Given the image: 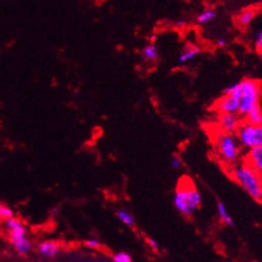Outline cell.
I'll return each mask as SVG.
<instances>
[{"label":"cell","mask_w":262,"mask_h":262,"mask_svg":"<svg viewBox=\"0 0 262 262\" xmlns=\"http://www.w3.org/2000/svg\"><path fill=\"white\" fill-rule=\"evenodd\" d=\"M202 201L201 194L188 178L181 179L173 196L176 209L184 216H192L200 207Z\"/></svg>","instance_id":"cell-1"},{"label":"cell","mask_w":262,"mask_h":262,"mask_svg":"<svg viewBox=\"0 0 262 262\" xmlns=\"http://www.w3.org/2000/svg\"><path fill=\"white\" fill-rule=\"evenodd\" d=\"M231 176L248 195L255 200L262 202V174L247 163L237 165L233 168Z\"/></svg>","instance_id":"cell-2"},{"label":"cell","mask_w":262,"mask_h":262,"mask_svg":"<svg viewBox=\"0 0 262 262\" xmlns=\"http://www.w3.org/2000/svg\"><path fill=\"white\" fill-rule=\"evenodd\" d=\"M241 87V97L239 104V115L241 118H245L247 113L254 106L260 104L261 99V85L260 82L254 79H243L239 82Z\"/></svg>","instance_id":"cell-3"},{"label":"cell","mask_w":262,"mask_h":262,"mask_svg":"<svg viewBox=\"0 0 262 262\" xmlns=\"http://www.w3.org/2000/svg\"><path fill=\"white\" fill-rule=\"evenodd\" d=\"M4 223L9 230L10 242L15 248V251L23 255L29 253L30 242L27 237V230L24 224L14 216L6 220Z\"/></svg>","instance_id":"cell-4"},{"label":"cell","mask_w":262,"mask_h":262,"mask_svg":"<svg viewBox=\"0 0 262 262\" xmlns=\"http://www.w3.org/2000/svg\"><path fill=\"white\" fill-rule=\"evenodd\" d=\"M216 149L222 160L227 164L234 163L239 158V140L236 141V138L232 133L224 132L221 129V132L216 136Z\"/></svg>","instance_id":"cell-5"},{"label":"cell","mask_w":262,"mask_h":262,"mask_svg":"<svg viewBox=\"0 0 262 262\" xmlns=\"http://www.w3.org/2000/svg\"><path fill=\"white\" fill-rule=\"evenodd\" d=\"M236 138L248 150L262 146V124H254L244 121L236 129Z\"/></svg>","instance_id":"cell-6"},{"label":"cell","mask_w":262,"mask_h":262,"mask_svg":"<svg viewBox=\"0 0 262 262\" xmlns=\"http://www.w3.org/2000/svg\"><path fill=\"white\" fill-rule=\"evenodd\" d=\"M240 99L233 94H224L216 102L215 108L220 114H239Z\"/></svg>","instance_id":"cell-7"},{"label":"cell","mask_w":262,"mask_h":262,"mask_svg":"<svg viewBox=\"0 0 262 262\" xmlns=\"http://www.w3.org/2000/svg\"><path fill=\"white\" fill-rule=\"evenodd\" d=\"M241 123V117L237 114H220L219 126L224 132L233 134Z\"/></svg>","instance_id":"cell-8"},{"label":"cell","mask_w":262,"mask_h":262,"mask_svg":"<svg viewBox=\"0 0 262 262\" xmlns=\"http://www.w3.org/2000/svg\"><path fill=\"white\" fill-rule=\"evenodd\" d=\"M244 162L262 174V146L249 149Z\"/></svg>","instance_id":"cell-9"},{"label":"cell","mask_w":262,"mask_h":262,"mask_svg":"<svg viewBox=\"0 0 262 262\" xmlns=\"http://www.w3.org/2000/svg\"><path fill=\"white\" fill-rule=\"evenodd\" d=\"M39 253L46 259H53L56 258L59 253H60V245L55 241H44L42 242L39 247Z\"/></svg>","instance_id":"cell-10"},{"label":"cell","mask_w":262,"mask_h":262,"mask_svg":"<svg viewBox=\"0 0 262 262\" xmlns=\"http://www.w3.org/2000/svg\"><path fill=\"white\" fill-rule=\"evenodd\" d=\"M200 49L197 46H187L186 49L181 53V55L179 56V62L180 63H185L187 61L193 60L195 57H197L200 54Z\"/></svg>","instance_id":"cell-11"},{"label":"cell","mask_w":262,"mask_h":262,"mask_svg":"<svg viewBox=\"0 0 262 262\" xmlns=\"http://www.w3.org/2000/svg\"><path fill=\"white\" fill-rule=\"evenodd\" d=\"M244 119L245 121L254 124H262V107L260 106V104L254 106L253 108L247 113Z\"/></svg>","instance_id":"cell-12"},{"label":"cell","mask_w":262,"mask_h":262,"mask_svg":"<svg viewBox=\"0 0 262 262\" xmlns=\"http://www.w3.org/2000/svg\"><path fill=\"white\" fill-rule=\"evenodd\" d=\"M217 213H219V216L220 220L227 226H233L234 222L232 220V217L230 216V214L227 211V208L223 204V202L219 201L217 202Z\"/></svg>","instance_id":"cell-13"},{"label":"cell","mask_w":262,"mask_h":262,"mask_svg":"<svg viewBox=\"0 0 262 262\" xmlns=\"http://www.w3.org/2000/svg\"><path fill=\"white\" fill-rule=\"evenodd\" d=\"M116 216L122 224L127 226V227H133V226L135 225V220H134L133 215L125 210H118L116 212Z\"/></svg>","instance_id":"cell-14"},{"label":"cell","mask_w":262,"mask_h":262,"mask_svg":"<svg viewBox=\"0 0 262 262\" xmlns=\"http://www.w3.org/2000/svg\"><path fill=\"white\" fill-rule=\"evenodd\" d=\"M254 16H255L254 10H252V9L245 10L239 15V17H237V23H239V25L241 27H247L249 24H251V21L253 20Z\"/></svg>","instance_id":"cell-15"},{"label":"cell","mask_w":262,"mask_h":262,"mask_svg":"<svg viewBox=\"0 0 262 262\" xmlns=\"http://www.w3.org/2000/svg\"><path fill=\"white\" fill-rule=\"evenodd\" d=\"M142 56L149 61H156L159 58V50L154 44H150L145 47L144 52H142Z\"/></svg>","instance_id":"cell-16"},{"label":"cell","mask_w":262,"mask_h":262,"mask_svg":"<svg viewBox=\"0 0 262 262\" xmlns=\"http://www.w3.org/2000/svg\"><path fill=\"white\" fill-rule=\"evenodd\" d=\"M215 17H216V12L212 9H208L197 16V23L198 24H207V23L213 20Z\"/></svg>","instance_id":"cell-17"},{"label":"cell","mask_w":262,"mask_h":262,"mask_svg":"<svg viewBox=\"0 0 262 262\" xmlns=\"http://www.w3.org/2000/svg\"><path fill=\"white\" fill-rule=\"evenodd\" d=\"M13 215H14L13 211H12L9 207L0 204V221L5 222L6 220L12 217Z\"/></svg>","instance_id":"cell-18"},{"label":"cell","mask_w":262,"mask_h":262,"mask_svg":"<svg viewBox=\"0 0 262 262\" xmlns=\"http://www.w3.org/2000/svg\"><path fill=\"white\" fill-rule=\"evenodd\" d=\"M114 262H132V257L125 252H119L113 256Z\"/></svg>","instance_id":"cell-19"},{"label":"cell","mask_w":262,"mask_h":262,"mask_svg":"<svg viewBox=\"0 0 262 262\" xmlns=\"http://www.w3.org/2000/svg\"><path fill=\"white\" fill-rule=\"evenodd\" d=\"M170 165H171L172 168L179 169V168L182 167L183 163H182V160H181L180 158H179V157H172V158L170 159Z\"/></svg>","instance_id":"cell-20"},{"label":"cell","mask_w":262,"mask_h":262,"mask_svg":"<svg viewBox=\"0 0 262 262\" xmlns=\"http://www.w3.org/2000/svg\"><path fill=\"white\" fill-rule=\"evenodd\" d=\"M147 243L151 247L152 251H154L156 253L160 252V245H159V243L154 239H152V237H149V239H147Z\"/></svg>","instance_id":"cell-21"},{"label":"cell","mask_w":262,"mask_h":262,"mask_svg":"<svg viewBox=\"0 0 262 262\" xmlns=\"http://www.w3.org/2000/svg\"><path fill=\"white\" fill-rule=\"evenodd\" d=\"M85 245H86L88 248L97 249V248L100 247V242H99L97 239H89L88 241L85 242Z\"/></svg>","instance_id":"cell-22"},{"label":"cell","mask_w":262,"mask_h":262,"mask_svg":"<svg viewBox=\"0 0 262 262\" xmlns=\"http://www.w3.org/2000/svg\"><path fill=\"white\" fill-rule=\"evenodd\" d=\"M256 50L258 51V53L262 54V37H257V40H256Z\"/></svg>","instance_id":"cell-23"},{"label":"cell","mask_w":262,"mask_h":262,"mask_svg":"<svg viewBox=\"0 0 262 262\" xmlns=\"http://www.w3.org/2000/svg\"><path fill=\"white\" fill-rule=\"evenodd\" d=\"M186 25V20L185 19H179L176 21V26L177 27H183Z\"/></svg>","instance_id":"cell-24"},{"label":"cell","mask_w":262,"mask_h":262,"mask_svg":"<svg viewBox=\"0 0 262 262\" xmlns=\"http://www.w3.org/2000/svg\"><path fill=\"white\" fill-rule=\"evenodd\" d=\"M226 45H227V41H226L225 39H220V40H217V46H220V47H225Z\"/></svg>","instance_id":"cell-25"},{"label":"cell","mask_w":262,"mask_h":262,"mask_svg":"<svg viewBox=\"0 0 262 262\" xmlns=\"http://www.w3.org/2000/svg\"><path fill=\"white\" fill-rule=\"evenodd\" d=\"M257 37H262V31H259V32L257 33Z\"/></svg>","instance_id":"cell-26"}]
</instances>
